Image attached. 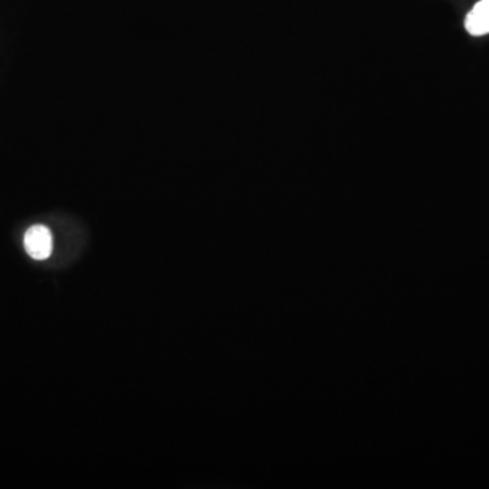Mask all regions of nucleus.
<instances>
[{
  "label": "nucleus",
  "mask_w": 489,
  "mask_h": 489,
  "mask_svg": "<svg viewBox=\"0 0 489 489\" xmlns=\"http://www.w3.org/2000/svg\"><path fill=\"white\" fill-rule=\"evenodd\" d=\"M23 243H25L26 252L34 260H45L51 256L54 249L51 231L42 224L31 227L26 231Z\"/></svg>",
  "instance_id": "nucleus-1"
},
{
  "label": "nucleus",
  "mask_w": 489,
  "mask_h": 489,
  "mask_svg": "<svg viewBox=\"0 0 489 489\" xmlns=\"http://www.w3.org/2000/svg\"><path fill=\"white\" fill-rule=\"evenodd\" d=\"M465 29L472 36L489 33V0H480L475 4L465 20Z\"/></svg>",
  "instance_id": "nucleus-2"
}]
</instances>
